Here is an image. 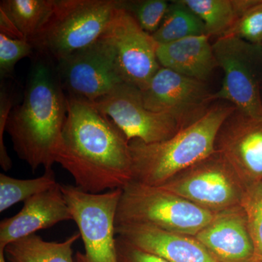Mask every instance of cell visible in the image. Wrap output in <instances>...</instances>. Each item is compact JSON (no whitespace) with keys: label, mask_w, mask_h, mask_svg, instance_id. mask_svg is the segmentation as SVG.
<instances>
[{"label":"cell","mask_w":262,"mask_h":262,"mask_svg":"<svg viewBox=\"0 0 262 262\" xmlns=\"http://www.w3.org/2000/svg\"><path fill=\"white\" fill-rule=\"evenodd\" d=\"M55 162L91 194L122 189L134 180L126 136L94 104L72 96Z\"/></svg>","instance_id":"6da1fadb"},{"label":"cell","mask_w":262,"mask_h":262,"mask_svg":"<svg viewBox=\"0 0 262 262\" xmlns=\"http://www.w3.org/2000/svg\"><path fill=\"white\" fill-rule=\"evenodd\" d=\"M67 116V96L53 62L35 55L23 101L7 120L13 149L33 171L51 169Z\"/></svg>","instance_id":"7a4b0ae2"},{"label":"cell","mask_w":262,"mask_h":262,"mask_svg":"<svg viewBox=\"0 0 262 262\" xmlns=\"http://www.w3.org/2000/svg\"><path fill=\"white\" fill-rule=\"evenodd\" d=\"M234 110L230 103H215L201 119L167 140L146 143L135 139L129 141L133 181L160 187L211 155L215 151L219 130Z\"/></svg>","instance_id":"3957f363"},{"label":"cell","mask_w":262,"mask_h":262,"mask_svg":"<svg viewBox=\"0 0 262 262\" xmlns=\"http://www.w3.org/2000/svg\"><path fill=\"white\" fill-rule=\"evenodd\" d=\"M120 0H53V11L32 43L37 56L58 62L102 36Z\"/></svg>","instance_id":"277c9868"},{"label":"cell","mask_w":262,"mask_h":262,"mask_svg":"<svg viewBox=\"0 0 262 262\" xmlns=\"http://www.w3.org/2000/svg\"><path fill=\"white\" fill-rule=\"evenodd\" d=\"M213 215L162 187L132 181L122 189L115 226L146 225L195 236Z\"/></svg>","instance_id":"5b68a950"},{"label":"cell","mask_w":262,"mask_h":262,"mask_svg":"<svg viewBox=\"0 0 262 262\" xmlns=\"http://www.w3.org/2000/svg\"><path fill=\"white\" fill-rule=\"evenodd\" d=\"M213 49L224 74L215 101H227L247 116L262 117L261 46L225 36L216 39Z\"/></svg>","instance_id":"8992f818"},{"label":"cell","mask_w":262,"mask_h":262,"mask_svg":"<svg viewBox=\"0 0 262 262\" xmlns=\"http://www.w3.org/2000/svg\"><path fill=\"white\" fill-rule=\"evenodd\" d=\"M61 188L84 245L75 262H118L115 219L122 189L91 194L75 185Z\"/></svg>","instance_id":"52a82bcc"},{"label":"cell","mask_w":262,"mask_h":262,"mask_svg":"<svg viewBox=\"0 0 262 262\" xmlns=\"http://www.w3.org/2000/svg\"><path fill=\"white\" fill-rule=\"evenodd\" d=\"M160 187L213 213L241 206L246 189L215 151Z\"/></svg>","instance_id":"ba28073f"},{"label":"cell","mask_w":262,"mask_h":262,"mask_svg":"<svg viewBox=\"0 0 262 262\" xmlns=\"http://www.w3.org/2000/svg\"><path fill=\"white\" fill-rule=\"evenodd\" d=\"M113 57L120 78L143 91L160 65L156 55L158 43L135 18L120 7L101 37Z\"/></svg>","instance_id":"9c48e42d"},{"label":"cell","mask_w":262,"mask_h":262,"mask_svg":"<svg viewBox=\"0 0 262 262\" xmlns=\"http://www.w3.org/2000/svg\"><path fill=\"white\" fill-rule=\"evenodd\" d=\"M141 91L146 107L173 117L179 130L201 119L215 101L207 82L163 67Z\"/></svg>","instance_id":"30bf717a"},{"label":"cell","mask_w":262,"mask_h":262,"mask_svg":"<svg viewBox=\"0 0 262 262\" xmlns=\"http://www.w3.org/2000/svg\"><path fill=\"white\" fill-rule=\"evenodd\" d=\"M90 103L111 119L128 141L138 139L146 143L159 142L179 130L173 117L148 110L141 90L130 84H119L110 94Z\"/></svg>","instance_id":"8fae6325"},{"label":"cell","mask_w":262,"mask_h":262,"mask_svg":"<svg viewBox=\"0 0 262 262\" xmlns=\"http://www.w3.org/2000/svg\"><path fill=\"white\" fill-rule=\"evenodd\" d=\"M68 96L93 102L122 82L113 57L101 37L89 47L55 64Z\"/></svg>","instance_id":"7c38bea8"},{"label":"cell","mask_w":262,"mask_h":262,"mask_svg":"<svg viewBox=\"0 0 262 262\" xmlns=\"http://www.w3.org/2000/svg\"><path fill=\"white\" fill-rule=\"evenodd\" d=\"M215 151L228 162L245 187L262 182V117L234 110L219 130Z\"/></svg>","instance_id":"4fadbf2b"},{"label":"cell","mask_w":262,"mask_h":262,"mask_svg":"<svg viewBox=\"0 0 262 262\" xmlns=\"http://www.w3.org/2000/svg\"><path fill=\"white\" fill-rule=\"evenodd\" d=\"M194 237L218 262H253L254 248L241 206L214 213Z\"/></svg>","instance_id":"5bb4252c"},{"label":"cell","mask_w":262,"mask_h":262,"mask_svg":"<svg viewBox=\"0 0 262 262\" xmlns=\"http://www.w3.org/2000/svg\"><path fill=\"white\" fill-rule=\"evenodd\" d=\"M73 221L62 192L61 184L24 202L16 215L0 222V250L38 231L51 228L60 222Z\"/></svg>","instance_id":"9a60e30c"},{"label":"cell","mask_w":262,"mask_h":262,"mask_svg":"<svg viewBox=\"0 0 262 262\" xmlns=\"http://www.w3.org/2000/svg\"><path fill=\"white\" fill-rule=\"evenodd\" d=\"M117 237L169 262H218L194 237L142 225L115 226Z\"/></svg>","instance_id":"2e32d148"},{"label":"cell","mask_w":262,"mask_h":262,"mask_svg":"<svg viewBox=\"0 0 262 262\" xmlns=\"http://www.w3.org/2000/svg\"><path fill=\"white\" fill-rule=\"evenodd\" d=\"M209 38L207 35L194 36L157 45V58L160 67L190 78L208 82L218 67Z\"/></svg>","instance_id":"e0dca14e"},{"label":"cell","mask_w":262,"mask_h":262,"mask_svg":"<svg viewBox=\"0 0 262 262\" xmlns=\"http://www.w3.org/2000/svg\"><path fill=\"white\" fill-rule=\"evenodd\" d=\"M203 21L207 35L225 37L258 0H182Z\"/></svg>","instance_id":"ac0fdd59"},{"label":"cell","mask_w":262,"mask_h":262,"mask_svg":"<svg viewBox=\"0 0 262 262\" xmlns=\"http://www.w3.org/2000/svg\"><path fill=\"white\" fill-rule=\"evenodd\" d=\"M80 237L77 232L63 242H55L32 234L8 245L5 257L8 262H75L73 246Z\"/></svg>","instance_id":"d6986e66"},{"label":"cell","mask_w":262,"mask_h":262,"mask_svg":"<svg viewBox=\"0 0 262 262\" xmlns=\"http://www.w3.org/2000/svg\"><path fill=\"white\" fill-rule=\"evenodd\" d=\"M53 8V0H3L0 3V10L31 43L48 21Z\"/></svg>","instance_id":"ffe728a7"},{"label":"cell","mask_w":262,"mask_h":262,"mask_svg":"<svg viewBox=\"0 0 262 262\" xmlns=\"http://www.w3.org/2000/svg\"><path fill=\"white\" fill-rule=\"evenodd\" d=\"M201 35H207L204 24L182 0L170 3L159 29L151 34L158 44L176 42Z\"/></svg>","instance_id":"44dd1931"},{"label":"cell","mask_w":262,"mask_h":262,"mask_svg":"<svg viewBox=\"0 0 262 262\" xmlns=\"http://www.w3.org/2000/svg\"><path fill=\"white\" fill-rule=\"evenodd\" d=\"M58 184L53 168L45 170L41 177L30 179H15L0 173V212L53 189Z\"/></svg>","instance_id":"7402d4cb"},{"label":"cell","mask_w":262,"mask_h":262,"mask_svg":"<svg viewBox=\"0 0 262 262\" xmlns=\"http://www.w3.org/2000/svg\"><path fill=\"white\" fill-rule=\"evenodd\" d=\"M241 206L254 248L253 262H262V182L246 187Z\"/></svg>","instance_id":"603a6c76"},{"label":"cell","mask_w":262,"mask_h":262,"mask_svg":"<svg viewBox=\"0 0 262 262\" xmlns=\"http://www.w3.org/2000/svg\"><path fill=\"white\" fill-rule=\"evenodd\" d=\"M170 3L165 0L122 1L120 7L126 10L141 28L150 34H154L161 25Z\"/></svg>","instance_id":"cb8c5ba5"},{"label":"cell","mask_w":262,"mask_h":262,"mask_svg":"<svg viewBox=\"0 0 262 262\" xmlns=\"http://www.w3.org/2000/svg\"><path fill=\"white\" fill-rule=\"evenodd\" d=\"M32 43L25 39H16L0 33V75L2 80L13 75L20 60L34 55Z\"/></svg>","instance_id":"d4e9b609"},{"label":"cell","mask_w":262,"mask_h":262,"mask_svg":"<svg viewBox=\"0 0 262 262\" xmlns=\"http://www.w3.org/2000/svg\"><path fill=\"white\" fill-rule=\"evenodd\" d=\"M226 36H234L251 44L261 46L262 0H258L257 3L249 8Z\"/></svg>","instance_id":"484cf974"},{"label":"cell","mask_w":262,"mask_h":262,"mask_svg":"<svg viewBox=\"0 0 262 262\" xmlns=\"http://www.w3.org/2000/svg\"><path fill=\"white\" fill-rule=\"evenodd\" d=\"M7 89L2 84L0 91V165L5 171H8L13 166L11 158L7 151L4 142V133L6 127L7 120L10 111L14 106V98Z\"/></svg>","instance_id":"4316f807"},{"label":"cell","mask_w":262,"mask_h":262,"mask_svg":"<svg viewBox=\"0 0 262 262\" xmlns=\"http://www.w3.org/2000/svg\"><path fill=\"white\" fill-rule=\"evenodd\" d=\"M118 262H169L164 258L132 246L117 237Z\"/></svg>","instance_id":"83f0119b"},{"label":"cell","mask_w":262,"mask_h":262,"mask_svg":"<svg viewBox=\"0 0 262 262\" xmlns=\"http://www.w3.org/2000/svg\"><path fill=\"white\" fill-rule=\"evenodd\" d=\"M0 262H8L5 257L4 250H0Z\"/></svg>","instance_id":"f1b7e54d"},{"label":"cell","mask_w":262,"mask_h":262,"mask_svg":"<svg viewBox=\"0 0 262 262\" xmlns=\"http://www.w3.org/2000/svg\"><path fill=\"white\" fill-rule=\"evenodd\" d=\"M261 94H262V91H261Z\"/></svg>","instance_id":"f546056e"},{"label":"cell","mask_w":262,"mask_h":262,"mask_svg":"<svg viewBox=\"0 0 262 262\" xmlns=\"http://www.w3.org/2000/svg\"><path fill=\"white\" fill-rule=\"evenodd\" d=\"M261 47H262V46H261Z\"/></svg>","instance_id":"4dcf8cb0"}]
</instances>
